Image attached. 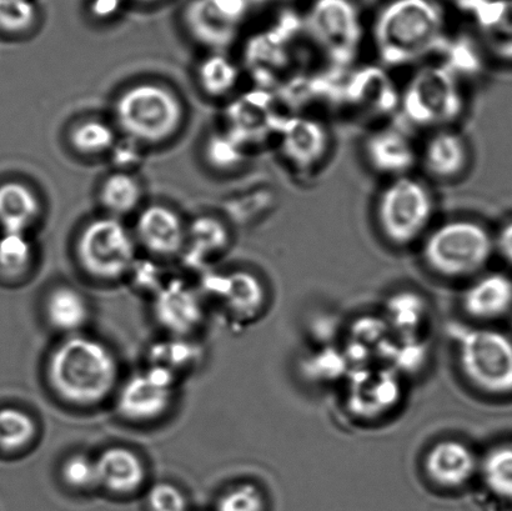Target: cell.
I'll list each match as a JSON object with an SVG mask.
<instances>
[{
    "mask_svg": "<svg viewBox=\"0 0 512 511\" xmlns=\"http://www.w3.org/2000/svg\"><path fill=\"white\" fill-rule=\"evenodd\" d=\"M370 38L385 67L418 64L448 38L445 7L439 0H388L375 14Z\"/></svg>",
    "mask_w": 512,
    "mask_h": 511,
    "instance_id": "cell-1",
    "label": "cell"
},
{
    "mask_svg": "<svg viewBox=\"0 0 512 511\" xmlns=\"http://www.w3.org/2000/svg\"><path fill=\"white\" fill-rule=\"evenodd\" d=\"M45 375L50 389L64 403L94 407L119 387V363L113 350L84 334L67 335L50 352Z\"/></svg>",
    "mask_w": 512,
    "mask_h": 511,
    "instance_id": "cell-2",
    "label": "cell"
},
{
    "mask_svg": "<svg viewBox=\"0 0 512 511\" xmlns=\"http://www.w3.org/2000/svg\"><path fill=\"white\" fill-rule=\"evenodd\" d=\"M113 115L118 132L133 143L160 145L177 137L187 110L183 99L168 85L140 82L119 93Z\"/></svg>",
    "mask_w": 512,
    "mask_h": 511,
    "instance_id": "cell-3",
    "label": "cell"
},
{
    "mask_svg": "<svg viewBox=\"0 0 512 511\" xmlns=\"http://www.w3.org/2000/svg\"><path fill=\"white\" fill-rule=\"evenodd\" d=\"M433 192L415 175L386 180L374 204V222L381 238L395 248L420 243L433 228Z\"/></svg>",
    "mask_w": 512,
    "mask_h": 511,
    "instance_id": "cell-4",
    "label": "cell"
},
{
    "mask_svg": "<svg viewBox=\"0 0 512 511\" xmlns=\"http://www.w3.org/2000/svg\"><path fill=\"white\" fill-rule=\"evenodd\" d=\"M426 267L445 278H466L486 267L495 252V237L470 218L433 225L420 242Z\"/></svg>",
    "mask_w": 512,
    "mask_h": 511,
    "instance_id": "cell-5",
    "label": "cell"
},
{
    "mask_svg": "<svg viewBox=\"0 0 512 511\" xmlns=\"http://www.w3.org/2000/svg\"><path fill=\"white\" fill-rule=\"evenodd\" d=\"M399 108L413 127L428 133L454 128L466 108L459 74L448 64L423 65L400 93Z\"/></svg>",
    "mask_w": 512,
    "mask_h": 511,
    "instance_id": "cell-6",
    "label": "cell"
},
{
    "mask_svg": "<svg viewBox=\"0 0 512 511\" xmlns=\"http://www.w3.org/2000/svg\"><path fill=\"white\" fill-rule=\"evenodd\" d=\"M138 248L133 230L122 219L104 214L80 229L75 240V258L90 278L117 282L133 272Z\"/></svg>",
    "mask_w": 512,
    "mask_h": 511,
    "instance_id": "cell-7",
    "label": "cell"
},
{
    "mask_svg": "<svg viewBox=\"0 0 512 511\" xmlns=\"http://www.w3.org/2000/svg\"><path fill=\"white\" fill-rule=\"evenodd\" d=\"M301 27L323 58L338 67L354 63L363 48V14L354 0H311Z\"/></svg>",
    "mask_w": 512,
    "mask_h": 511,
    "instance_id": "cell-8",
    "label": "cell"
},
{
    "mask_svg": "<svg viewBox=\"0 0 512 511\" xmlns=\"http://www.w3.org/2000/svg\"><path fill=\"white\" fill-rule=\"evenodd\" d=\"M465 377L483 392L512 393V340L495 329L451 325Z\"/></svg>",
    "mask_w": 512,
    "mask_h": 511,
    "instance_id": "cell-9",
    "label": "cell"
},
{
    "mask_svg": "<svg viewBox=\"0 0 512 511\" xmlns=\"http://www.w3.org/2000/svg\"><path fill=\"white\" fill-rule=\"evenodd\" d=\"M178 375L160 365L150 364L119 384L117 409L133 423H150L169 412L177 395Z\"/></svg>",
    "mask_w": 512,
    "mask_h": 511,
    "instance_id": "cell-10",
    "label": "cell"
},
{
    "mask_svg": "<svg viewBox=\"0 0 512 511\" xmlns=\"http://www.w3.org/2000/svg\"><path fill=\"white\" fill-rule=\"evenodd\" d=\"M363 157L371 172L386 180L405 177L419 165V145L404 129L383 125L366 135Z\"/></svg>",
    "mask_w": 512,
    "mask_h": 511,
    "instance_id": "cell-11",
    "label": "cell"
},
{
    "mask_svg": "<svg viewBox=\"0 0 512 511\" xmlns=\"http://www.w3.org/2000/svg\"><path fill=\"white\" fill-rule=\"evenodd\" d=\"M279 148L291 169L311 173L328 158L331 135L319 119L294 117L286 120L280 129Z\"/></svg>",
    "mask_w": 512,
    "mask_h": 511,
    "instance_id": "cell-12",
    "label": "cell"
},
{
    "mask_svg": "<svg viewBox=\"0 0 512 511\" xmlns=\"http://www.w3.org/2000/svg\"><path fill=\"white\" fill-rule=\"evenodd\" d=\"M138 247L153 257H178L187 248L188 227L177 210L154 203L139 210L133 229Z\"/></svg>",
    "mask_w": 512,
    "mask_h": 511,
    "instance_id": "cell-13",
    "label": "cell"
},
{
    "mask_svg": "<svg viewBox=\"0 0 512 511\" xmlns=\"http://www.w3.org/2000/svg\"><path fill=\"white\" fill-rule=\"evenodd\" d=\"M153 313L160 327L173 337L188 338L204 322V300L189 284L170 280L154 292Z\"/></svg>",
    "mask_w": 512,
    "mask_h": 511,
    "instance_id": "cell-14",
    "label": "cell"
},
{
    "mask_svg": "<svg viewBox=\"0 0 512 511\" xmlns=\"http://www.w3.org/2000/svg\"><path fill=\"white\" fill-rule=\"evenodd\" d=\"M471 150L468 140L455 128L429 132L419 145V167L430 179L451 183L468 172Z\"/></svg>",
    "mask_w": 512,
    "mask_h": 511,
    "instance_id": "cell-15",
    "label": "cell"
},
{
    "mask_svg": "<svg viewBox=\"0 0 512 511\" xmlns=\"http://www.w3.org/2000/svg\"><path fill=\"white\" fill-rule=\"evenodd\" d=\"M245 13V0H193L185 23L199 42L222 47L237 33Z\"/></svg>",
    "mask_w": 512,
    "mask_h": 511,
    "instance_id": "cell-16",
    "label": "cell"
},
{
    "mask_svg": "<svg viewBox=\"0 0 512 511\" xmlns=\"http://www.w3.org/2000/svg\"><path fill=\"white\" fill-rule=\"evenodd\" d=\"M208 290L240 322L258 317L266 300L263 282L248 270H233L213 277Z\"/></svg>",
    "mask_w": 512,
    "mask_h": 511,
    "instance_id": "cell-17",
    "label": "cell"
},
{
    "mask_svg": "<svg viewBox=\"0 0 512 511\" xmlns=\"http://www.w3.org/2000/svg\"><path fill=\"white\" fill-rule=\"evenodd\" d=\"M400 387L391 369L361 368L351 379L348 403L360 417H376L398 403Z\"/></svg>",
    "mask_w": 512,
    "mask_h": 511,
    "instance_id": "cell-18",
    "label": "cell"
},
{
    "mask_svg": "<svg viewBox=\"0 0 512 511\" xmlns=\"http://www.w3.org/2000/svg\"><path fill=\"white\" fill-rule=\"evenodd\" d=\"M99 488L115 495L137 493L147 482V467L140 455L127 447H109L95 458Z\"/></svg>",
    "mask_w": 512,
    "mask_h": 511,
    "instance_id": "cell-19",
    "label": "cell"
},
{
    "mask_svg": "<svg viewBox=\"0 0 512 511\" xmlns=\"http://www.w3.org/2000/svg\"><path fill=\"white\" fill-rule=\"evenodd\" d=\"M37 190L18 179L0 183V233L30 234L43 219Z\"/></svg>",
    "mask_w": 512,
    "mask_h": 511,
    "instance_id": "cell-20",
    "label": "cell"
},
{
    "mask_svg": "<svg viewBox=\"0 0 512 511\" xmlns=\"http://www.w3.org/2000/svg\"><path fill=\"white\" fill-rule=\"evenodd\" d=\"M478 468L473 450L456 440L434 445L425 458V470L434 483L444 488H459L469 482Z\"/></svg>",
    "mask_w": 512,
    "mask_h": 511,
    "instance_id": "cell-21",
    "label": "cell"
},
{
    "mask_svg": "<svg viewBox=\"0 0 512 511\" xmlns=\"http://www.w3.org/2000/svg\"><path fill=\"white\" fill-rule=\"evenodd\" d=\"M473 18L481 49L501 62H512V0H488Z\"/></svg>",
    "mask_w": 512,
    "mask_h": 511,
    "instance_id": "cell-22",
    "label": "cell"
},
{
    "mask_svg": "<svg viewBox=\"0 0 512 511\" xmlns=\"http://www.w3.org/2000/svg\"><path fill=\"white\" fill-rule=\"evenodd\" d=\"M463 305L476 319L503 317L512 308V280L500 273L483 275L466 289Z\"/></svg>",
    "mask_w": 512,
    "mask_h": 511,
    "instance_id": "cell-23",
    "label": "cell"
},
{
    "mask_svg": "<svg viewBox=\"0 0 512 511\" xmlns=\"http://www.w3.org/2000/svg\"><path fill=\"white\" fill-rule=\"evenodd\" d=\"M45 317L50 327L67 335L79 334L89 322L87 298L70 285H58L45 298Z\"/></svg>",
    "mask_w": 512,
    "mask_h": 511,
    "instance_id": "cell-24",
    "label": "cell"
},
{
    "mask_svg": "<svg viewBox=\"0 0 512 511\" xmlns=\"http://www.w3.org/2000/svg\"><path fill=\"white\" fill-rule=\"evenodd\" d=\"M144 198V188L137 175L118 169L102 180L98 199L110 217L122 219L139 212Z\"/></svg>",
    "mask_w": 512,
    "mask_h": 511,
    "instance_id": "cell-25",
    "label": "cell"
},
{
    "mask_svg": "<svg viewBox=\"0 0 512 511\" xmlns=\"http://www.w3.org/2000/svg\"><path fill=\"white\" fill-rule=\"evenodd\" d=\"M67 138L70 149L79 157L99 158L117 147L118 129L104 119L84 118L72 125Z\"/></svg>",
    "mask_w": 512,
    "mask_h": 511,
    "instance_id": "cell-26",
    "label": "cell"
},
{
    "mask_svg": "<svg viewBox=\"0 0 512 511\" xmlns=\"http://www.w3.org/2000/svg\"><path fill=\"white\" fill-rule=\"evenodd\" d=\"M238 65L220 53L209 54L197 68L199 88L212 99L227 97L239 83Z\"/></svg>",
    "mask_w": 512,
    "mask_h": 511,
    "instance_id": "cell-27",
    "label": "cell"
},
{
    "mask_svg": "<svg viewBox=\"0 0 512 511\" xmlns=\"http://www.w3.org/2000/svg\"><path fill=\"white\" fill-rule=\"evenodd\" d=\"M37 259V250L24 233H0V275L9 280H18L30 273Z\"/></svg>",
    "mask_w": 512,
    "mask_h": 511,
    "instance_id": "cell-28",
    "label": "cell"
},
{
    "mask_svg": "<svg viewBox=\"0 0 512 511\" xmlns=\"http://www.w3.org/2000/svg\"><path fill=\"white\" fill-rule=\"evenodd\" d=\"M37 435L38 424L28 412L19 408L0 409V450L2 452H22L33 444Z\"/></svg>",
    "mask_w": 512,
    "mask_h": 511,
    "instance_id": "cell-29",
    "label": "cell"
},
{
    "mask_svg": "<svg viewBox=\"0 0 512 511\" xmlns=\"http://www.w3.org/2000/svg\"><path fill=\"white\" fill-rule=\"evenodd\" d=\"M230 233L222 220L214 217H199L188 227V245L200 257H210L227 250Z\"/></svg>",
    "mask_w": 512,
    "mask_h": 511,
    "instance_id": "cell-30",
    "label": "cell"
},
{
    "mask_svg": "<svg viewBox=\"0 0 512 511\" xmlns=\"http://www.w3.org/2000/svg\"><path fill=\"white\" fill-rule=\"evenodd\" d=\"M481 474L491 493L512 502V443L491 449L481 464Z\"/></svg>",
    "mask_w": 512,
    "mask_h": 511,
    "instance_id": "cell-31",
    "label": "cell"
},
{
    "mask_svg": "<svg viewBox=\"0 0 512 511\" xmlns=\"http://www.w3.org/2000/svg\"><path fill=\"white\" fill-rule=\"evenodd\" d=\"M39 17L34 0H0V35L24 37L37 28Z\"/></svg>",
    "mask_w": 512,
    "mask_h": 511,
    "instance_id": "cell-32",
    "label": "cell"
},
{
    "mask_svg": "<svg viewBox=\"0 0 512 511\" xmlns=\"http://www.w3.org/2000/svg\"><path fill=\"white\" fill-rule=\"evenodd\" d=\"M425 305L418 294L404 292L394 295L388 303V320L391 327L398 329L405 337H413L423 322Z\"/></svg>",
    "mask_w": 512,
    "mask_h": 511,
    "instance_id": "cell-33",
    "label": "cell"
},
{
    "mask_svg": "<svg viewBox=\"0 0 512 511\" xmlns=\"http://www.w3.org/2000/svg\"><path fill=\"white\" fill-rule=\"evenodd\" d=\"M60 475L65 485L78 492L99 487L95 458H89L85 454H73L65 459Z\"/></svg>",
    "mask_w": 512,
    "mask_h": 511,
    "instance_id": "cell-34",
    "label": "cell"
},
{
    "mask_svg": "<svg viewBox=\"0 0 512 511\" xmlns=\"http://www.w3.org/2000/svg\"><path fill=\"white\" fill-rule=\"evenodd\" d=\"M174 338L168 343L158 345L153 352L152 364L172 370L178 375L179 370L190 367L197 360L198 352L187 338Z\"/></svg>",
    "mask_w": 512,
    "mask_h": 511,
    "instance_id": "cell-35",
    "label": "cell"
},
{
    "mask_svg": "<svg viewBox=\"0 0 512 511\" xmlns=\"http://www.w3.org/2000/svg\"><path fill=\"white\" fill-rule=\"evenodd\" d=\"M265 499L252 483H242L225 490L217 502V511H264Z\"/></svg>",
    "mask_w": 512,
    "mask_h": 511,
    "instance_id": "cell-36",
    "label": "cell"
},
{
    "mask_svg": "<svg viewBox=\"0 0 512 511\" xmlns=\"http://www.w3.org/2000/svg\"><path fill=\"white\" fill-rule=\"evenodd\" d=\"M145 502L149 511H188V499L182 489L169 482L152 485Z\"/></svg>",
    "mask_w": 512,
    "mask_h": 511,
    "instance_id": "cell-37",
    "label": "cell"
},
{
    "mask_svg": "<svg viewBox=\"0 0 512 511\" xmlns=\"http://www.w3.org/2000/svg\"><path fill=\"white\" fill-rule=\"evenodd\" d=\"M212 142L208 145V157L222 168L233 167L239 162L237 149L233 148V143L229 138L217 135L212 138Z\"/></svg>",
    "mask_w": 512,
    "mask_h": 511,
    "instance_id": "cell-38",
    "label": "cell"
},
{
    "mask_svg": "<svg viewBox=\"0 0 512 511\" xmlns=\"http://www.w3.org/2000/svg\"><path fill=\"white\" fill-rule=\"evenodd\" d=\"M495 250L512 265V222L504 225L496 235Z\"/></svg>",
    "mask_w": 512,
    "mask_h": 511,
    "instance_id": "cell-39",
    "label": "cell"
},
{
    "mask_svg": "<svg viewBox=\"0 0 512 511\" xmlns=\"http://www.w3.org/2000/svg\"><path fill=\"white\" fill-rule=\"evenodd\" d=\"M439 2L443 4L444 7L445 5H450L451 8L460 10V12L474 17L488 0H439Z\"/></svg>",
    "mask_w": 512,
    "mask_h": 511,
    "instance_id": "cell-40",
    "label": "cell"
},
{
    "mask_svg": "<svg viewBox=\"0 0 512 511\" xmlns=\"http://www.w3.org/2000/svg\"><path fill=\"white\" fill-rule=\"evenodd\" d=\"M133 2L142 3V4H154L160 2V0H133Z\"/></svg>",
    "mask_w": 512,
    "mask_h": 511,
    "instance_id": "cell-41",
    "label": "cell"
}]
</instances>
